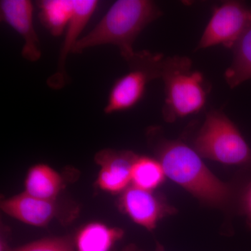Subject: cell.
<instances>
[{
  "label": "cell",
  "mask_w": 251,
  "mask_h": 251,
  "mask_svg": "<svg viewBox=\"0 0 251 251\" xmlns=\"http://www.w3.org/2000/svg\"><path fill=\"white\" fill-rule=\"evenodd\" d=\"M36 4L41 24L51 35L64 34L74 14V0H41Z\"/></svg>",
  "instance_id": "cell-14"
},
{
  "label": "cell",
  "mask_w": 251,
  "mask_h": 251,
  "mask_svg": "<svg viewBox=\"0 0 251 251\" xmlns=\"http://www.w3.org/2000/svg\"><path fill=\"white\" fill-rule=\"evenodd\" d=\"M136 158V155L130 151H99L95 158L100 166L97 180L99 188L110 193L125 191L131 181L132 167Z\"/></svg>",
  "instance_id": "cell-9"
},
{
  "label": "cell",
  "mask_w": 251,
  "mask_h": 251,
  "mask_svg": "<svg viewBox=\"0 0 251 251\" xmlns=\"http://www.w3.org/2000/svg\"><path fill=\"white\" fill-rule=\"evenodd\" d=\"M201 156L227 165L251 163V150L235 125L222 112L211 111L196 141Z\"/></svg>",
  "instance_id": "cell-4"
},
{
  "label": "cell",
  "mask_w": 251,
  "mask_h": 251,
  "mask_svg": "<svg viewBox=\"0 0 251 251\" xmlns=\"http://www.w3.org/2000/svg\"><path fill=\"white\" fill-rule=\"evenodd\" d=\"M165 175L160 161L137 156L132 167L131 181L135 187L151 191L163 182Z\"/></svg>",
  "instance_id": "cell-16"
},
{
  "label": "cell",
  "mask_w": 251,
  "mask_h": 251,
  "mask_svg": "<svg viewBox=\"0 0 251 251\" xmlns=\"http://www.w3.org/2000/svg\"><path fill=\"white\" fill-rule=\"evenodd\" d=\"M251 25V8L239 1H226L214 9L198 48L207 49L221 44L233 48Z\"/></svg>",
  "instance_id": "cell-6"
},
{
  "label": "cell",
  "mask_w": 251,
  "mask_h": 251,
  "mask_svg": "<svg viewBox=\"0 0 251 251\" xmlns=\"http://www.w3.org/2000/svg\"><path fill=\"white\" fill-rule=\"evenodd\" d=\"M25 191L29 196L54 201L63 187L60 175L50 167L38 164L31 167L25 181Z\"/></svg>",
  "instance_id": "cell-12"
},
{
  "label": "cell",
  "mask_w": 251,
  "mask_h": 251,
  "mask_svg": "<svg viewBox=\"0 0 251 251\" xmlns=\"http://www.w3.org/2000/svg\"><path fill=\"white\" fill-rule=\"evenodd\" d=\"M6 251H75L72 243L64 238L46 239L31 243L14 250Z\"/></svg>",
  "instance_id": "cell-17"
},
{
  "label": "cell",
  "mask_w": 251,
  "mask_h": 251,
  "mask_svg": "<svg viewBox=\"0 0 251 251\" xmlns=\"http://www.w3.org/2000/svg\"><path fill=\"white\" fill-rule=\"evenodd\" d=\"M34 6L29 0H1L0 16L3 22L9 25L22 36L24 46L23 58L35 62L41 57L40 41L33 23Z\"/></svg>",
  "instance_id": "cell-8"
},
{
  "label": "cell",
  "mask_w": 251,
  "mask_h": 251,
  "mask_svg": "<svg viewBox=\"0 0 251 251\" xmlns=\"http://www.w3.org/2000/svg\"><path fill=\"white\" fill-rule=\"evenodd\" d=\"M161 15L153 1L118 0L94 29L77 41L73 53L80 54L90 48L110 44L117 46L122 57L130 62L136 53L133 45L137 37Z\"/></svg>",
  "instance_id": "cell-1"
},
{
  "label": "cell",
  "mask_w": 251,
  "mask_h": 251,
  "mask_svg": "<svg viewBox=\"0 0 251 251\" xmlns=\"http://www.w3.org/2000/svg\"><path fill=\"white\" fill-rule=\"evenodd\" d=\"M125 251H135L133 250V249H127V250H125ZM156 251H164L163 250V248L161 247L159 244H157Z\"/></svg>",
  "instance_id": "cell-19"
},
{
  "label": "cell",
  "mask_w": 251,
  "mask_h": 251,
  "mask_svg": "<svg viewBox=\"0 0 251 251\" xmlns=\"http://www.w3.org/2000/svg\"><path fill=\"white\" fill-rule=\"evenodd\" d=\"M165 174L199 199L211 204L228 201L230 190L206 168L196 151L179 142L168 143L160 150Z\"/></svg>",
  "instance_id": "cell-2"
},
{
  "label": "cell",
  "mask_w": 251,
  "mask_h": 251,
  "mask_svg": "<svg viewBox=\"0 0 251 251\" xmlns=\"http://www.w3.org/2000/svg\"><path fill=\"white\" fill-rule=\"evenodd\" d=\"M188 58L175 57L162 61L161 77L166 90L164 115L167 120L184 117L201 111L206 103L204 77L191 70Z\"/></svg>",
  "instance_id": "cell-3"
},
{
  "label": "cell",
  "mask_w": 251,
  "mask_h": 251,
  "mask_svg": "<svg viewBox=\"0 0 251 251\" xmlns=\"http://www.w3.org/2000/svg\"><path fill=\"white\" fill-rule=\"evenodd\" d=\"M233 61L225 74L227 84L232 88L251 79V25L234 47Z\"/></svg>",
  "instance_id": "cell-15"
},
{
  "label": "cell",
  "mask_w": 251,
  "mask_h": 251,
  "mask_svg": "<svg viewBox=\"0 0 251 251\" xmlns=\"http://www.w3.org/2000/svg\"><path fill=\"white\" fill-rule=\"evenodd\" d=\"M122 209L135 223L151 230L166 209L151 191L135 186L126 188L120 200Z\"/></svg>",
  "instance_id": "cell-11"
},
{
  "label": "cell",
  "mask_w": 251,
  "mask_h": 251,
  "mask_svg": "<svg viewBox=\"0 0 251 251\" xmlns=\"http://www.w3.org/2000/svg\"><path fill=\"white\" fill-rule=\"evenodd\" d=\"M244 209L251 224V184L247 188L244 198Z\"/></svg>",
  "instance_id": "cell-18"
},
{
  "label": "cell",
  "mask_w": 251,
  "mask_h": 251,
  "mask_svg": "<svg viewBox=\"0 0 251 251\" xmlns=\"http://www.w3.org/2000/svg\"><path fill=\"white\" fill-rule=\"evenodd\" d=\"M162 61L159 54L136 52L128 62L129 72L112 85L104 112L112 114L134 107L143 98L148 82L161 77Z\"/></svg>",
  "instance_id": "cell-5"
},
{
  "label": "cell",
  "mask_w": 251,
  "mask_h": 251,
  "mask_svg": "<svg viewBox=\"0 0 251 251\" xmlns=\"http://www.w3.org/2000/svg\"><path fill=\"white\" fill-rule=\"evenodd\" d=\"M99 1L97 0H74V14L64 32V39L59 50L56 72L47 80V85L52 90H59L69 82L66 72V60L69 53H73L80 35L92 17Z\"/></svg>",
  "instance_id": "cell-7"
},
{
  "label": "cell",
  "mask_w": 251,
  "mask_h": 251,
  "mask_svg": "<svg viewBox=\"0 0 251 251\" xmlns=\"http://www.w3.org/2000/svg\"><path fill=\"white\" fill-rule=\"evenodd\" d=\"M123 231L100 223H91L79 231L75 237L76 251H110L123 236Z\"/></svg>",
  "instance_id": "cell-13"
},
{
  "label": "cell",
  "mask_w": 251,
  "mask_h": 251,
  "mask_svg": "<svg viewBox=\"0 0 251 251\" xmlns=\"http://www.w3.org/2000/svg\"><path fill=\"white\" fill-rule=\"evenodd\" d=\"M1 208L11 217L35 227L46 226L59 214L55 201L33 197L25 192L1 201Z\"/></svg>",
  "instance_id": "cell-10"
}]
</instances>
